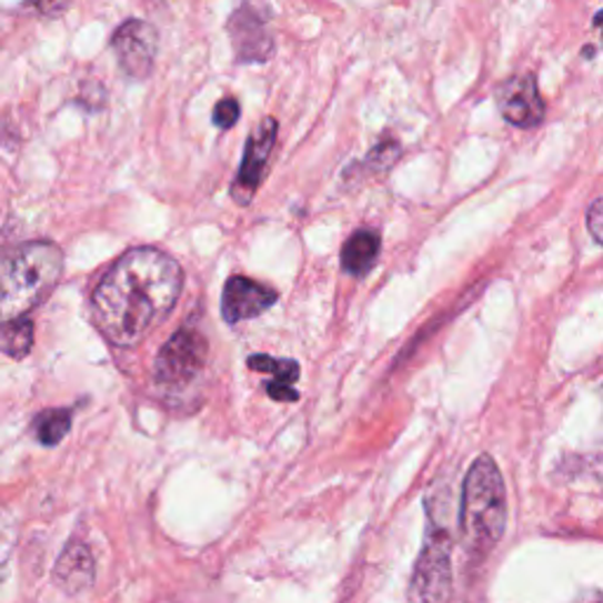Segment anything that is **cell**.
Segmentation results:
<instances>
[{
	"label": "cell",
	"instance_id": "obj_15",
	"mask_svg": "<svg viewBox=\"0 0 603 603\" xmlns=\"http://www.w3.org/2000/svg\"><path fill=\"white\" fill-rule=\"evenodd\" d=\"M248 368L250 371L274 375V382H283V384H295L300 380V365H298V361H290V359H274V356L255 354V356L248 359Z\"/></svg>",
	"mask_w": 603,
	"mask_h": 603
},
{
	"label": "cell",
	"instance_id": "obj_14",
	"mask_svg": "<svg viewBox=\"0 0 603 603\" xmlns=\"http://www.w3.org/2000/svg\"><path fill=\"white\" fill-rule=\"evenodd\" d=\"M71 430V413L69 411H46L36 418L33 434L43 445H57Z\"/></svg>",
	"mask_w": 603,
	"mask_h": 603
},
{
	"label": "cell",
	"instance_id": "obj_4",
	"mask_svg": "<svg viewBox=\"0 0 603 603\" xmlns=\"http://www.w3.org/2000/svg\"><path fill=\"white\" fill-rule=\"evenodd\" d=\"M451 535L441 526L439 514L430 510V533H426L408 596L415 601H445L451 596Z\"/></svg>",
	"mask_w": 603,
	"mask_h": 603
},
{
	"label": "cell",
	"instance_id": "obj_10",
	"mask_svg": "<svg viewBox=\"0 0 603 603\" xmlns=\"http://www.w3.org/2000/svg\"><path fill=\"white\" fill-rule=\"evenodd\" d=\"M279 300L277 290L255 283L243 277H233L227 281L222 293V316L227 323H239L264 314Z\"/></svg>",
	"mask_w": 603,
	"mask_h": 603
},
{
	"label": "cell",
	"instance_id": "obj_6",
	"mask_svg": "<svg viewBox=\"0 0 603 603\" xmlns=\"http://www.w3.org/2000/svg\"><path fill=\"white\" fill-rule=\"evenodd\" d=\"M111 48L123 73L134 81H144L151 76L159 52V31L144 19H128L111 36Z\"/></svg>",
	"mask_w": 603,
	"mask_h": 603
},
{
	"label": "cell",
	"instance_id": "obj_21",
	"mask_svg": "<svg viewBox=\"0 0 603 603\" xmlns=\"http://www.w3.org/2000/svg\"><path fill=\"white\" fill-rule=\"evenodd\" d=\"M582 57H590V60H592V57H594V48L587 46V50H582Z\"/></svg>",
	"mask_w": 603,
	"mask_h": 603
},
{
	"label": "cell",
	"instance_id": "obj_11",
	"mask_svg": "<svg viewBox=\"0 0 603 603\" xmlns=\"http://www.w3.org/2000/svg\"><path fill=\"white\" fill-rule=\"evenodd\" d=\"M54 582L62 592L76 596L92 587L94 582V559L88 544L71 542L69 547L57 559Z\"/></svg>",
	"mask_w": 603,
	"mask_h": 603
},
{
	"label": "cell",
	"instance_id": "obj_13",
	"mask_svg": "<svg viewBox=\"0 0 603 603\" xmlns=\"http://www.w3.org/2000/svg\"><path fill=\"white\" fill-rule=\"evenodd\" d=\"M33 346V323L27 316L3 321L0 325V352L10 359H24Z\"/></svg>",
	"mask_w": 603,
	"mask_h": 603
},
{
	"label": "cell",
	"instance_id": "obj_5",
	"mask_svg": "<svg viewBox=\"0 0 603 603\" xmlns=\"http://www.w3.org/2000/svg\"><path fill=\"white\" fill-rule=\"evenodd\" d=\"M210 344L197 328H180L159 352L153 378L161 386H187L208 363Z\"/></svg>",
	"mask_w": 603,
	"mask_h": 603
},
{
	"label": "cell",
	"instance_id": "obj_17",
	"mask_svg": "<svg viewBox=\"0 0 603 603\" xmlns=\"http://www.w3.org/2000/svg\"><path fill=\"white\" fill-rule=\"evenodd\" d=\"M399 155H401L399 142H394V140H384V142H380V144L373 149V153H371V163H373V168H378V170H386L394 161H399Z\"/></svg>",
	"mask_w": 603,
	"mask_h": 603
},
{
	"label": "cell",
	"instance_id": "obj_8",
	"mask_svg": "<svg viewBox=\"0 0 603 603\" xmlns=\"http://www.w3.org/2000/svg\"><path fill=\"white\" fill-rule=\"evenodd\" d=\"M277 134H279V123L274 119H264L255 128V132L248 138L245 149H243V161L231 191L233 201H237L239 205H248L252 197L258 193L267 172V161L277 144Z\"/></svg>",
	"mask_w": 603,
	"mask_h": 603
},
{
	"label": "cell",
	"instance_id": "obj_12",
	"mask_svg": "<svg viewBox=\"0 0 603 603\" xmlns=\"http://www.w3.org/2000/svg\"><path fill=\"white\" fill-rule=\"evenodd\" d=\"M380 258V237L373 229H361L342 250V269L352 277H365Z\"/></svg>",
	"mask_w": 603,
	"mask_h": 603
},
{
	"label": "cell",
	"instance_id": "obj_18",
	"mask_svg": "<svg viewBox=\"0 0 603 603\" xmlns=\"http://www.w3.org/2000/svg\"><path fill=\"white\" fill-rule=\"evenodd\" d=\"M267 394L274 401H298L300 394L293 384H283V382H267Z\"/></svg>",
	"mask_w": 603,
	"mask_h": 603
},
{
	"label": "cell",
	"instance_id": "obj_9",
	"mask_svg": "<svg viewBox=\"0 0 603 603\" xmlns=\"http://www.w3.org/2000/svg\"><path fill=\"white\" fill-rule=\"evenodd\" d=\"M502 119L516 128H535L544 119V102L531 73L507 78L498 90Z\"/></svg>",
	"mask_w": 603,
	"mask_h": 603
},
{
	"label": "cell",
	"instance_id": "obj_2",
	"mask_svg": "<svg viewBox=\"0 0 603 603\" xmlns=\"http://www.w3.org/2000/svg\"><path fill=\"white\" fill-rule=\"evenodd\" d=\"M64 271L62 250L48 241H33L0 255V321L27 316L41 306Z\"/></svg>",
	"mask_w": 603,
	"mask_h": 603
},
{
	"label": "cell",
	"instance_id": "obj_3",
	"mask_svg": "<svg viewBox=\"0 0 603 603\" xmlns=\"http://www.w3.org/2000/svg\"><path fill=\"white\" fill-rule=\"evenodd\" d=\"M460 529L464 552L476 563L498 547L507 529V495L491 455H479L466 474Z\"/></svg>",
	"mask_w": 603,
	"mask_h": 603
},
{
	"label": "cell",
	"instance_id": "obj_16",
	"mask_svg": "<svg viewBox=\"0 0 603 603\" xmlns=\"http://www.w3.org/2000/svg\"><path fill=\"white\" fill-rule=\"evenodd\" d=\"M241 119V104L233 100V97H224V100L218 102L215 113H212V121H215L218 128L229 130L239 123Z\"/></svg>",
	"mask_w": 603,
	"mask_h": 603
},
{
	"label": "cell",
	"instance_id": "obj_1",
	"mask_svg": "<svg viewBox=\"0 0 603 603\" xmlns=\"http://www.w3.org/2000/svg\"><path fill=\"white\" fill-rule=\"evenodd\" d=\"M182 293V269L155 248L130 250L97 285V328L119 346L140 344L159 328Z\"/></svg>",
	"mask_w": 603,
	"mask_h": 603
},
{
	"label": "cell",
	"instance_id": "obj_7",
	"mask_svg": "<svg viewBox=\"0 0 603 603\" xmlns=\"http://www.w3.org/2000/svg\"><path fill=\"white\" fill-rule=\"evenodd\" d=\"M227 33L231 38L237 60L243 64H262L274 54V33L262 10L243 3L231 12L227 22Z\"/></svg>",
	"mask_w": 603,
	"mask_h": 603
},
{
	"label": "cell",
	"instance_id": "obj_22",
	"mask_svg": "<svg viewBox=\"0 0 603 603\" xmlns=\"http://www.w3.org/2000/svg\"><path fill=\"white\" fill-rule=\"evenodd\" d=\"M599 24H601V12L594 14V29H599Z\"/></svg>",
	"mask_w": 603,
	"mask_h": 603
},
{
	"label": "cell",
	"instance_id": "obj_19",
	"mask_svg": "<svg viewBox=\"0 0 603 603\" xmlns=\"http://www.w3.org/2000/svg\"><path fill=\"white\" fill-rule=\"evenodd\" d=\"M31 6L38 10V12H43V14H62L69 6H71V0H31Z\"/></svg>",
	"mask_w": 603,
	"mask_h": 603
},
{
	"label": "cell",
	"instance_id": "obj_20",
	"mask_svg": "<svg viewBox=\"0 0 603 603\" xmlns=\"http://www.w3.org/2000/svg\"><path fill=\"white\" fill-rule=\"evenodd\" d=\"M601 212H603V208H601V201L596 199L592 205H590V210H587V227H590V231H592V239L596 241V243H601Z\"/></svg>",
	"mask_w": 603,
	"mask_h": 603
}]
</instances>
